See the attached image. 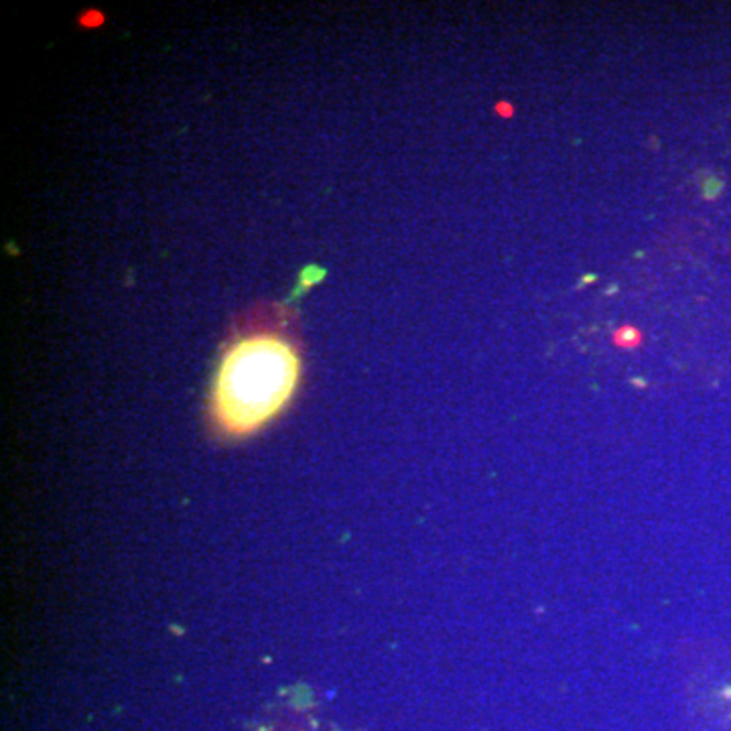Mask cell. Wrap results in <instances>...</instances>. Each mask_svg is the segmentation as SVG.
Wrapping results in <instances>:
<instances>
[{
  "instance_id": "6da1fadb",
  "label": "cell",
  "mask_w": 731,
  "mask_h": 731,
  "mask_svg": "<svg viewBox=\"0 0 731 731\" xmlns=\"http://www.w3.org/2000/svg\"><path fill=\"white\" fill-rule=\"evenodd\" d=\"M297 313L288 301H260L232 321L207 388V429L244 441L286 413L303 382Z\"/></svg>"
},
{
  "instance_id": "7a4b0ae2",
  "label": "cell",
  "mask_w": 731,
  "mask_h": 731,
  "mask_svg": "<svg viewBox=\"0 0 731 731\" xmlns=\"http://www.w3.org/2000/svg\"><path fill=\"white\" fill-rule=\"evenodd\" d=\"M644 341H646L644 332L634 327V325H621V327H618V329L612 334V346H614L616 350L621 351L638 350V348L644 346Z\"/></svg>"
},
{
  "instance_id": "3957f363",
  "label": "cell",
  "mask_w": 731,
  "mask_h": 731,
  "mask_svg": "<svg viewBox=\"0 0 731 731\" xmlns=\"http://www.w3.org/2000/svg\"><path fill=\"white\" fill-rule=\"evenodd\" d=\"M325 276V271L321 267H307L299 272V281H297V286L293 291V297H299L301 293H305L309 286L317 285L319 281Z\"/></svg>"
},
{
  "instance_id": "277c9868",
  "label": "cell",
  "mask_w": 731,
  "mask_h": 731,
  "mask_svg": "<svg viewBox=\"0 0 731 731\" xmlns=\"http://www.w3.org/2000/svg\"><path fill=\"white\" fill-rule=\"evenodd\" d=\"M493 110H496L498 116H502V118H512L516 108H514V104H510V102H496Z\"/></svg>"
},
{
  "instance_id": "5b68a950",
  "label": "cell",
  "mask_w": 731,
  "mask_h": 731,
  "mask_svg": "<svg viewBox=\"0 0 731 731\" xmlns=\"http://www.w3.org/2000/svg\"><path fill=\"white\" fill-rule=\"evenodd\" d=\"M593 281H597V274H587V276H583V279L577 283V288H579V286H585L587 283H593Z\"/></svg>"
}]
</instances>
